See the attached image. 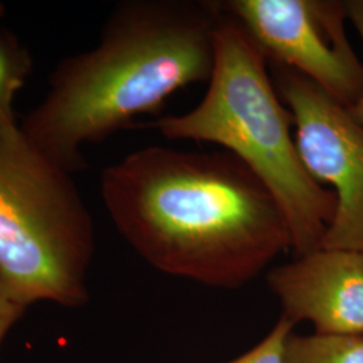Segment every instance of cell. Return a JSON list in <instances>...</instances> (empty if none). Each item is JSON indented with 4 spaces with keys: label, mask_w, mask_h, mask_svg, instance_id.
I'll use <instances>...</instances> for the list:
<instances>
[{
    "label": "cell",
    "mask_w": 363,
    "mask_h": 363,
    "mask_svg": "<svg viewBox=\"0 0 363 363\" xmlns=\"http://www.w3.org/2000/svg\"><path fill=\"white\" fill-rule=\"evenodd\" d=\"M100 190L117 232L169 276L237 289L292 250L274 195L228 151L148 145L104 169Z\"/></svg>",
    "instance_id": "1"
},
{
    "label": "cell",
    "mask_w": 363,
    "mask_h": 363,
    "mask_svg": "<svg viewBox=\"0 0 363 363\" xmlns=\"http://www.w3.org/2000/svg\"><path fill=\"white\" fill-rule=\"evenodd\" d=\"M220 16L217 0L118 3L97 45L54 67L21 130L66 171L86 169L85 144L101 143L135 117L159 112L174 93L208 82Z\"/></svg>",
    "instance_id": "2"
},
{
    "label": "cell",
    "mask_w": 363,
    "mask_h": 363,
    "mask_svg": "<svg viewBox=\"0 0 363 363\" xmlns=\"http://www.w3.org/2000/svg\"><path fill=\"white\" fill-rule=\"evenodd\" d=\"M216 38L214 69L201 103L132 128H152L169 140L217 144L233 154L274 195L298 257L315 252L335 217L337 196L304 167L292 136L294 115L247 30L220 10Z\"/></svg>",
    "instance_id": "3"
},
{
    "label": "cell",
    "mask_w": 363,
    "mask_h": 363,
    "mask_svg": "<svg viewBox=\"0 0 363 363\" xmlns=\"http://www.w3.org/2000/svg\"><path fill=\"white\" fill-rule=\"evenodd\" d=\"M72 175L0 116V291L25 308L89 298L94 223Z\"/></svg>",
    "instance_id": "4"
},
{
    "label": "cell",
    "mask_w": 363,
    "mask_h": 363,
    "mask_svg": "<svg viewBox=\"0 0 363 363\" xmlns=\"http://www.w3.org/2000/svg\"><path fill=\"white\" fill-rule=\"evenodd\" d=\"M274 88L295 120V142L304 167L331 184L335 217L322 247L363 252V123L350 108L296 70L269 64Z\"/></svg>",
    "instance_id": "5"
},
{
    "label": "cell",
    "mask_w": 363,
    "mask_h": 363,
    "mask_svg": "<svg viewBox=\"0 0 363 363\" xmlns=\"http://www.w3.org/2000/svg\"><path fill=\"white\" fill-rule=\"evenodd\" d=\"M269 64L291 67L352 106L363 91V61L346 33V1L217 0Z\"/></svg>",
    "instance_id": "6"
},
{
    "label": "cell",
    "mask_w": 363,
    "mask_h": 363,
    "mask_svg": "<svg viewBox=\"0 0 363 363\" xmlns=\"http://www.w3.org/2000/svg\"><path fill=\"white\" fill-rule=\"evenodd\" d=\"M267 284L295 325L315 334L363 335V252L320 247L274 267Z\"/></svg>",
    "instance_id": "7"
},
{
    "label": "cell",
    "mask_w": 363,
    "mask_h": 363,
    "mask_svg": "<svg viewBox=\"0 0 363 363\" xmlns=\"http://www.w3.org/2000/svg\"><path fill=\"white\" fill-rule=\"evenodd\" d=\"M286 363H363V335L291 334Z\"/></svg>",
    "instance_id": "8"
},
{
    "label": "cell",
    "mask_w": 363,
    "mask_h": 363,
    "mask_svg": "<svg viewBox=\"0 0 363 363\" xmlns=\"http://www.w3.org/2000/svg\"><path fill=\"white\" fill-rule=\"evenodd\" d=\"M33 72V58L13 33L0 30V116H15L13 100Z\"/></svg>",
    "instance_id": "9"
},
{
    "label": "cell",
    "mask_w": 363,
    "mask_h": 363,
    "mask_svg": "<svg viewBox=\"0 0 363 363\" xmlns=\"http://www.w3.org/2000/svg\"><path fill=\"white\" fill-rule=\"evenodd\" d=\"M294 327L295 323L281 315L269 334L253 349L225 363H286V340L294 333Z\"/></svg>",
    "instance_id": "10"
},
{
    "label": "cell",
    "mask_w": 363,
    "mask_h": 363,
    "mask_svg": "<svg viewBox=\"0 0 363 363\" xmlns=\"http://www.w3.org/2000/svg\"><path fill=\"white\" fill-rule=\"evenodd\" d=\"M346 9H347V18L352 23V26L355 27V30L361 38V42H362L363 52V0L346 1ZM349 108H350L352 116L363 123V91L362 94L359 96V99L357 100V103Z\"/></svg>",
    "instance_id": "11"
},
{
    "label": "cell",
    "mask_w": 363,
    "mask_h": 363,
    "mask_svg": "<svg viewBox=\"0 0 363 363\" xmlns=\"http://www.w3.org/2000/svg\"><path fill=\"white\" fill-rule=\"evenodd\" d=\"M25 307L16 304L0 291V346L9 331L22 318Z\"/></svg>",
    "instance_id": "12"
},
{
    "label": "cell",
    "mask_w": 363,
    "mask_h": 363,
    "mask_svg": "<svg viewBox=\"0 0 363 363\" xmlns=\"http://www.w3.org/2000/svg\"><path fill=\"white\" fill-rule=\"evenodd\" d=\"M3 13H4V6H3V3H0V18L3 16Z\"/></svg>",
    "instance_id": "13"
}]
</instances>
